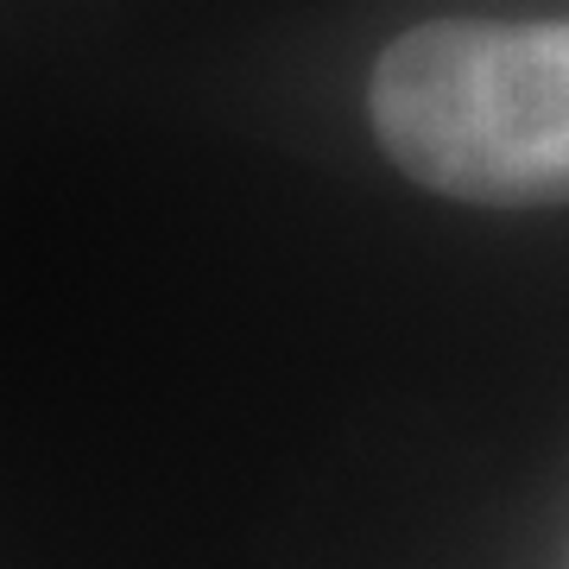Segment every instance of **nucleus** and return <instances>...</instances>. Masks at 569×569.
<instances>
[{"mask_svg": "<svg viewBox=\"0 0 569 569\" xmlns=\"http://www.w3.org/2000/svg\"><path fill=\"white\" fill-rule=\"evenodd\" d=\"M373 133L411 183L481 209L569 203V20H430L380 51Z\"/></svg>", "mask_w": 569, "mask_h": 569, "instance_id": "obj_1", "label": "nucleus"}]
</instances>
